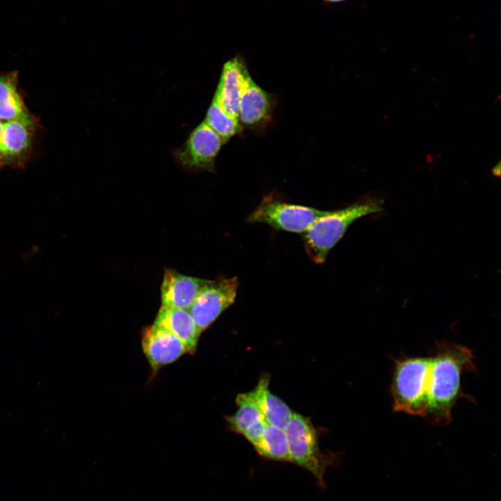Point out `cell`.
I'll return each mask as SVG.
<instances>
[{
  "instance_id": "1",
  "label": "cell",
  "mask_w": 501,
  "mask_h": 501,
  "mask_svg": "<svg viewBox=\"0 0 501 501\" xmlns=\"http://www.w3.org/2000/svg\"><path fill=\"white\" fill-rule=\"evenodd\" d=\"M424 418L430 423L446 425L459 398L468 397L461 387L464 373L475 372L474 356L466 347L449 341L437 342L430 356Z\"/></svg>"
},
{
  "instance_id": "15",
  "label": "cell",
  "mask_w": 501,
  "mask_h": 501,
  "mask_svg": "<svg viewBox=\"0 0 501 501\" xmlns=\"http://www.w3.org/2000/svg\"><path fill=\"white\" fill-rule=\"evenodd\" d=\"M269 386V378L264 376L255 388L264 420L267 424L285 429L294 412L285 401L271 392Z\"/></svg>"
},
{
  "instance_id": "21",
  "label": "cell",
  "mask_w": 501,
  "mask_h": 501,
  "mask_svg": "<svg viewBox=\"0 0 501 501\" xmlns=\"http://www.w3.org/2000/svg\"><path fill=\"white\" fill-rule=\"evenodd\" d=\"M3 122H3L2 120H0V136H1V134L2 132Z\"/></svg>"
},
{
  "instance_id": "16",
  "label": "cell",
  "mask_w": 501,
  "mask_h": 501,
  "mask_svg": "<svg viewBox=\"0 0 501 501\" xmlns=\"http://www.w3.org/2000/svg\"><path fill=\"white\" fill-rule=\"evenodd\" d=\"M236 404L237 410L226 418L229 428L235 433L243 436L252 427L265 422L255 389L238 395Z\"/></svg>"
},
{
  "instance_id": "17",
  "label": "cell",
  "mask_w": 501,
  "mask_h": 501,
  "mask_svg": "<svg viewBox=\"0 0 501 501\" xmlns=\"http://www.w3.org/2000/svg\"><path fill=\"white\" fill-rule=\"evenodd\" d=\"M262 457L278 462H290L285 429L266 424L261 437L254 447Z\"/></svg>"
},
{
  "instance_id": "14",
  "label": "cell",
  "mask_w": 501,
  "mask_h": 501,
  "mask_svg": "<svg viewBox=\"0 0 501 501\" xmlns=\"http://www.w3.org/2000/svg\"><path fill=\"white\" fill-rule=\"evenodd\" d=\"M0 120H20L34 125L17 90V72L0 74Z\"/></svg>"
},
{
  "instance_id": "12",
  "label": "cell",
  "mask_w": 501,
  "mask_h": 501,
  "mask_svg": "<svg viewBox=\"0 0 501 501\" xmlns=\"http://www.w3.org/2000/svg\"><path fill=\"white\" fill-rule=\"evenodd\" d=\"M209 280L182 274L174 269H164L161 286L163 305L189 310L201 289Z\"/></svg>"
},
{
  "instance_id": "11",
  "label": "cell",
  "mask_w": 501,
  "mask_h": 501,
  "mask_svg": "<svg viewBox=\"0 0 501 501\" xmlns=\"http://www.w3.org/2000/svg\"><path fill=\"white\" fill-rule=\"evenodd\" d=\"M33 125L20 120L3 122L0 136V166L22 165L32 145Z\"/></svg>"
},
{
  "instance_id": "6",
  "label": "cell",
  "mask_w": 501,
  "mask_h": 501,
  "mask_svg": "<svg viewBox=\"0 0 501 501\" xmlns=\"http://www.w3.org/2000/svg\"><path fill=\"white\" fill-rule=\"evenodd\" d=\"M239 285L236 277L219 278L201 289L189 309L200 333L233 304Z\"/></svg>"
},
{
  "instance_id": "13",
  "label": "cell",
  "mask_w": 501,
  "mask_h": 501,
  "mask_svg": "<svg viewBox=\"0 0 501 501\" xmlns=\"http://www.w3.org/2000/svg\"><path fill=\"white\" fill-rule=\"evenodd\" d=\"M153 324L179 338L185 345L187 353H193L196 351L201 333L189 310L162 305Z\"/></svg>"
},
{
  "instance_id": "4",
  "label": "cell",
  "mask_w": 501,
  "mask_h": 501,
  "mask_svg": "<svg viewBox=\"0 0 501 501\" xmlns=\"http://www.w3.org/2000/svg\"><path fill=\"white\" fill-rule=\"evenodd\" d=\"M290 462L308 470L317 485L325 488L324 475L335 461L334 455L323 453L318 444L317 430L311 420L296 413L285 428Z\"/></svg>"
},
{
  "instance_id": "3",
  "label": "cell",
  "mask_w": 501,
  "mask_h": 501,
  "mask_svg": "<svg viewBox=\"0 0 501 501\" xmlns=\"http://www.w3.org/2000/svg\"><path fill=\"white\" fill-rule=\"evenodd\" d=\"M430 363V356H406L395 361L390 385L394 411L424 418Z\"/></svg>"
},
{
  "instance_id": "9",
  "label": "cell",
  "mask_w": 501,
  "mask_h": 501,
  "mask_svg": "<svg viewBox=\"0 0 501 501\" xmlns=\"http://www.w3.org/2000/svg\"><path fill=\"white\" fill-rule=\"evenodd\" d=\"M141 344L146 358L155 372L187 353L185 345L179 338L154 324L144 328Z\"/></svg>"
},
{
  "instance_id": "18",
  "label": "cell",
  "mask_w": 501,
  "mask_h": 501,
  "mask_svg": "<svg viewBox=\"0 0 501 501\" xmlns=\"http://www.w3.org/2000/svg\"><path fill=\"white\" fill-rule=\"evenodd\" d=\"M205 122L225 143L243 129L239 120L228 114L214 99L207 110Z\"/></svg>"
},
{
  "instance_id": "10",
  "label": "cell",
  "mask_w": 501,
  "mask_h": 501,
  "mask_svg": "<svg viewBox=\"0 0 501 501\" xmlns=\"http://www.w3.org/2000/svg\"><path fill=\"white\" fill-rule=\"evenodd\" d=\"M276 101L252 78L241 97L239 108V122L243 128L262 132L271 122Z\"/></svg>"
},
{
  "instance_id": "19",
  "label": "cell",
  "mask_w": 501,
  "mask_h": 501,
  "mask_svg": "<svg viewBox=\"0 0 501 501\" xmlns=\"http://www.w3.org/2000/svg\"><path fill=\"white\" fill-rule=\"evenodd\" d=\"M500 161H498V162L493 167L491 172L492 174L495 176H500Z\"/></svg>"
},
{
  "instance_id": "20",
  "label": "cell",
  "mask_w": 501,
  "mask_h": 501,
  "mask_svg": "<svg viewBox=\"0 0 501 501\" xmlns=\"http://www.w3.org/2000/svg\"><path fill=\"white\" fill-rule=\"evenodd\" d=\"M326 3H337L346 0H320Z\"/></svg>"
},
{
  "instance_id": "8",
  "label": "cell",
  "mask_w": 501,
  "mask_h": 501,
  "mask_svg": "<svg viewBox=\"0 0 501 501\" xmlns=\"http://www.w3.org/2000/svg\"><path fill=\"white\" fill-rule=\"evenodd\" d=\"M250 79L246 63L240 56L228 61L223 66L213 99L228 114L238 120L241 97Z\"/></svg>"
},
{
  "instance_id": "2",
  "label": "cell",
  "mask_w": 501,
  "mask_h": 501,
  "mask_svg": "<svg viewBox=\"0 0 501 501\" xmlns=\"http://www.w3.org/2000/svg\"><path fill=\"white\" fill-rule=\"evenodd\" d=\"M383 202L376 198L366 199L328 213L317 220L303 234L308 256L317 264L323 263L331 250L356 219L382 210Z\"/></svg>"
},
{
  "instance_id": "5",
  "label": "cell",
  "mask_w": 501,
  "mask_h": 501,
  "mask_svg": "<svg viewBox=\"0 0 501 501\" xmlns=\"http://www.w3.org/2000/svg\"><path fill=\"white\" fill-rule=\"evenodd\" d=\"M328 212L286 202L271 196L265 197L246 221L266 223L277 230L303 234Z\"/></svg>"
},
{
  "instance_id": "7",
  "label": "cell",
  "mask_w": 501,
  "mask_h": 501,
  "mask_svg": "<svg viewBox=\"0 0 501 501\" xmlns=\"http://www.w3.org/2000/svg\"><path fill=\"white\" fill-rule=\"evenodd\" d=\"M222 138L204 121L189 134L174 152V158L182 167L193 170L212 171L222 145Z\"/></svg>"
}]
</instances>
